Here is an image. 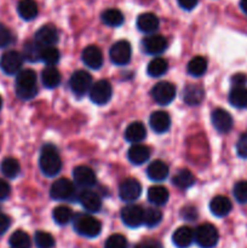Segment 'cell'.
Segmentation results:
<instances>
[{
    "mask_svg": "<svg viewBox=\"0 0 247 248\" xmlns=\"http://www.w3.org/2000/svg\"><path fill=\"white\" fill-rule=\"evenodd\" d=\"M39 166L41 172L47 177H55L60 173L62 169V161L56 147L51 144L44 145L39 159Z\"/></svg>",
    "mask_w": 247,
    "mask_h": 248,
    "instance_id": "cell-1",
    "label": "cell"
},
{
    "mask_svg": "<svg viewBox=\"0 0 247 248\" xmlns=\"http://www.w3.org/2000/svg\"><path fill=\"white\" fill-rule=\"evenodd\" d=\"M16 93L21 99H31L38 93L36 74L31 69L21 70L16 78Z\"/></svg>",
    "mask_w": 247,
    "mask_h": 248,
    "instance_id": "cell-2",
    "label": "cell"
},
{
    "mask_svg": "<svg viewBox=\"0 0 247 248\" xmlns=\"http://www.w3.org/2000/svg\"><path fill=\"white\" fill-rule=\"evenodd\" d=\"M74 229L81 236L96 237L101 234L102 224L98 219L92 216L80 213L74 218Z\"/></svg>",
    "mask_w": 247,
    "mask_h": 248,
    "instance_id": "cell-3",
    "label": "cell"
},
{
    "mask_svg": "<svg viewBox=\"0 0 247 248\" xmlns=\"http://www.w3.org/2000/svg\"><path fill=\"white\" fill-rule=\"evenodd\" d=\"M194 240L201 248H213L218 244L219 235L212 224H201L194 232Z\"/></svg>",
    "mask_w": 247,
    "mask_h": 248,
    "instance_id": "cell-4",
    "label": "cell"
},
{
    "mask_svg": "<svg viewBox=\"0 0 247 248\" xmlns=\"http://www.w3.org/2000/svg\"><path fill=\"white\" fill-rule=\"evenodd\" d=\"M50 195L53 200L70 201L75 198V186L69 179H57L50 189Z\"/></svg>",
    "mask_w": 247,
    "mask_h": 248,
    "instance_id": "cell-5",
    "label": "cell"
},
{
    "mask_svg": "<svg viewBox=\"0 0 247 248\" xmlns=\"http://www.w3.org/2000/svg\"><path fill=\"white\" fill-rule=\"evenodd\" d=\"M152 97L160 106H167L176 97V86L169 81L157 82L152 90Z\"/></svg>",
    "mask_w": 247,
    "mask_h": 248,
    "instance_id": "cell-6",
    "label": "cell"
},
{
    "mask_svg": "<svg viewBox=\"0 0 247 248\" xmlns=\"http://www.w3.org/2000/svg\"><path fill=\"white\" fill-rule=\"evenodd\" d=\"M23 64V56L17 51H7L0 58V68L7 75L18 74Z\"/></svg>",
    "mask_w": 247,
    "mask_h": 248,
    "instance_id": "cell-7",
    "label": "cell"
},
{
    "mask_svg": "<svg viewBox=\"0 0 247 248\" xmlns=\"http://www.w3.org/2000/svg\"><path fill=\"white\" fill-rule=\"evenodd\" d=\"M110 60L116 65H126L131 61L132 48L128 41L119 40L110 47Z\"/></svg>",
    "mask_w": 247,
    "mask_h": 248,
    "instance_id": "cell-8",
    "label": "cell"
},
{
    "mask_svg": "<svg viewBox=\"0 0 247 248\" xmlns=\"http://www.w3.org/2000/svg\"><path fill=\"white\" fill-rule=\"evenodd\" d=\"M69 85L73 93L81 97L91 90L93 84H92V78L89 73L85 72V70H77L70 78Z\"/></svg>",
    "mask_w": 247,
    "mask_h": 248,
    "instance_id": "cell-9",
    "label": "cell"
},
{
    "mask_svg": "<svg viewBox=\"0 0 247 248\" xmlns=\"http://www.w3.org/2000/svg\"><path fill=\"white\" fill-rule=\"evenodd\" d=\"M111 94H113L111 85L107 80H99L94 82L90 90V98L97 106H103L108 103L111 98Z\"/></svg>",
    "mask_w": 247,
    "mask_h": 248,
    "instance_id": "cell-10",
    "label": "cell"
},
{
    "mask_svg": "<svg viewBox=\"0 0 247 248\" xmlns=\"http://www.w3.org/2000/svg\"><path fill=\"white\" fill-rule=\"evenodd\" d=\"M121 219L128 228H138L144 222V211L138 205H127L121 210Z\"/></svg>",
    "mask_w": 247,
    "mask_h": 248,
    "instance_id": "cell-11",
    "label": "cell"
},
{
    "mask_svg": "<svg viewBox=\"0 0 247 248\" xmlns=\"http://www.w3.org/2000/svg\"><path fill=\"white\" fill-rule=\"evenodd\" d=\"M142 193V186L137 179L127 178L119 186V196L125 202H133L137 200Z\"/></svg>",
    "mask_w": 247,
    "mask_h": 248,
    "instance_id": "cell-12",
    "label": "cell"
},
{
    "mask_svg": "<svg viewBox=\"0 0 247 248\" xmlns=\"http://www.w3.org/2000/svg\"><path fill=\"white\" fill-rule=\"evenodd\" d=\"M213 127L219 133H228L232 128V118L227 110L222 108H217L213 110L212 115Z\"/></svg>",
    "mask_w": 247,
    "mask_h": 248,
    "instance_id": "cell-13",
    "label": "cell"
},
{
    "mask_svg": "<svg viewBox=\"0 0 247 248\" xmlns=\"http://www.w3.org/2000/svg\"><path fill=\"white\" fill-rule=\"evenodd\" d=\"M75 183L82 188H91L96 184L97 178L93 170L87 166H77L73 171Z\"/></svg>",
    "mask_w": 247,
    "mask_h": 248,
    "instance_id": "cell-14",
    "label": "cell"
},
{
    "mask_svg": "<svg viewBox=\"0 0 247 248\" xmlns=\"http://www.w3.org/2000/svg\"><path fill=\"white\" fill-rule=\"evenodd\" d=\"M35 41L41 47H50V46H53L58 41L57 29L53 26H51V24L43 26L36 31Z\"/></svg>",
    "mask_w": 247,
    "mask_h": 248,
    "instance_id": "cell-15",
    "label": "cell"
},
{
    "mask_svg": "<svg viewBox=\"0 0 247 248\" xmlns=\"http://www.w3.org/2000/svg\"><path fill=\"white\" fill-rule=\"evenodd\" d=\"M169 46L166 38L162 35H150L143 40V48L148 55L156 56L165 52Z\"/></svg>",
    "mask_w": 247,
    "mask_h": 248,
    "instance_id": "cell-16",
    "label": "cell"
},
{
    "mask_svg": "<svg viewBox=\"0 0 247 248\" xmlns=\"http://www.w3.org/2000/svg\"><path fill=\"white\" fill-rule=\"evenodd\" d=\"M82 62L91 69H99L103 64V55L97 46L90 45L82 51Z\"/></svg>",
    "mask_w": 247,
    "mask_h": 248,
    "instance_id": "cell-17",
    "label": "cell"
},
{
    "mask_svg": "<svg viewBox=\"0 0 247 248\" xmlns=\"http://www.w3.org/2000/svg\"><path fill=\"white\" fill-rule=\"evenodd\" d=\"M79 201L87 212L96 213L102 208V201L98 194L92 190H84L80 193Z\"/></svg>",
    "mask_w": 247,
    "mask_h": 248,
    "instance_id": "cell-18",
    "label": "cell"
},
{
    "mask_svg": "<svg viewBox=\"0 0 247 248\" xmlns=\"http://www.w3.org/2000/svg\"><path fill=\"white\" fill-rule=\"evenodd\" d=\"M150 127L156 133H165L170 130L171 126V119L166 111H154L150 115Z\"/></svg>",
    "mask_w": 247,
    "mask_h": 248,
    "instance_id": "cell-19",
    "label": "cell"
},
{
    "mask_svg": "<svg viewBox=\"0 0 247 248\" xmlns=\"http://www.w3.org/2000/svg\"><path fill=\"white\" fill-rule=\"evenodd\" d=\"M232 205L227 196L218 195L211 200L210 210L216 217H225L232 211Z\"/></svg>",
    "mask_w": 247,
    "mask_h": 248,
    "instance_id": "cell-20",
    "label": "cell"
},
{
    "mask_svg": "<svg viewBox=\"0 0 247 248\" xmlns=\"http://www.w3.org/2000/svg\"><path fill=\"white\" fill-rule=\"evenodd\" d=\"M159 18L152 12H145L138 16L137 27L143 33H154L159 28Z\"/></svg>",
    "mask_w": 247,
    "mask_h": 248,
    "instance_id": "cell-21",
    "label": "cell"
},
{
    "mask_svg": "<svg viewBox=\"0 0 247 248\" xmlns=\"http://www.w3.org/2000/svg\"><path fill=\"white\" fill-rule=\"evenodd\" d=\"M147 136V130H145L144 125L142 123H136L130 124L125 130V138L127 142L137 144V143L142 142Z\"/></svg>",
    "mask_w": 247,
    "mask_h": 248,
    "instance_id": "cell-22",
    "label": "cell"
},
{
    "mask_svg": "<svg viewBox=\"0 0 247 248\" xmlns=\"http://www.w3.org/2000/svg\"><path fill=\"white\" fill-rule=\"evenodd\" d=\"M172 241L178 248H186L194 241V232L189 227H181L174 232Z\"/></svg>",
    "mask_w": 247,
    "mask_h": 248,
    "instance_id": "cell-23",
    "label": "cell"
},
{
    "mask_svg": "<svg viewBox=\"0 0 247 248\" xmlns=\"http://www.w3.org/2000/svg\"><path fill=\"white\" fill-rule=\"evenodd\" d=\"M205 92L199 85H188L183 91V99L188 106H198L203 101Z\"/></svg>",
    "mask_w": 247,
    "mask_h": 248,
    "instance_id": "cell-24",
    "label": "cell"
},
{
    "mask_svg": "<svg viewBox=\"0 0 247 248\" xmlns=\"http://www.w3.org/2000/svg\"><path fill=\"white\" fill-rule=\"evenodd\" d=\"M147 174L152 181L154 182H162L164 179L167 178L169 176V166L165 164L164 161H153L152 164L148 166Z\"/></svg>",
    "mask_w": 247,
    "mask_h": 248,
    "instance_id": "cell-25",
    "label": "cell"
},
{
    "mask_svg": "<svg viewBox=\"0 0 247 248\" xmlns=\"http://www.w3.org/2000/svg\"><path fill=\"white\" fill-rule=\"evenodd\" d=\"M127 156L133 165H142L149 159L150 150L143 144H133L128 150Z\"/></svg>",
    "mask_w": 247,
    "mask_h": 248,
    "instance_id": "cell-26",
    "label": "cell"
},
{
    "mask_svg": "<svg viewBox=\"0 0 247 248\" xmlns=\"http://www.w3.org/2000/svg\"><path fill=\"white\" fill-rule=\"evenodd\" d=\"M41 80L44 86L47 89H55L61 84V73L53 65H47L41 73Z\"/></svg>",
    "mask_w": 247,
    "mask_h": 248,
    "instance_id": "cell-27",
    "label": "cell"
},
{
    "mask_svg": "<svg viewBox=\"0 0 247 248\" xmlns=\"http://www.w3.org/2000/svg\"><path fill=\"white\" fill-rule=\"evenodd\" d=\"M170 194L165 186H154L148 190V200L156 206H162L169 201Z\"/></svg>",
    "mask_w": 247,
    "mask_h": 248,
    "instance_id": "cell-28",
    "label": "cell"
},
{
    "mask_svg": "<svg viewBox=\"0 0 247 248\" xmlns=\"http://www.w3.org/2000/svg\"><path fill=\"white\" fill-rule=\"evenodd\" d=\"M18 15L26 21H31L38 16V5L34 0H21L17 5Z\"/></svg>",
    "mask_w": 247,
    "mask_h": 248,
    "instance_id": "cell-29",
    "label": "cell"
},
{
    "mask_svg": "<svg viewBox=\"0 0 247 248\" xmlns=\"http://www.w3.org/2000/svg\"><path fill=\"white\" fill-rule=\"evenodd\" d=\"M172 182H173L174 186H178V188L188 189L190 188V186H193L194 183H195V176H194L191 171L183 169L179 170V171L174 174Z\"/></svg>",
    "mask_w": 247,
    "mask_h": 248,
    "instance_id": "cell-30",
    "label": "cell"
},
{
    "mask_svg": "<svg viewBox=\"0 0 247 248\" xmlns=\"http://www.w3.org/2000/svg\"><path fill=\"white\" fill-rule=\"evenodd\" d=\"M167 69H169V63H167V61L162 57H156L149 62L147 68V73L150 77L159 78L162 77L167 72Z\"/></svg>",
    "mask_w": 247,
    "mask_h": 248,
    "instance_id": "cell-31",
    "label": "cell"
},
{
    "mask_svg": "<svg viewBox=\"0 0 247 248\" xmlns=\"http://www.w3.org/2000/svg\"><path fill=\"white\" fill-rule=\"evenodd\" d=\"M229 102L236 108H247L246 87H232L229 94Z\"/></svg>",
    "mask_w": 247,
    "mask_h": 248,
    "instance_id": "cell-32",
    "label": "cell"
},
{
    "mask_svg": "<svg viewBox=\"0 0 247 248\" xmlns=\"http://www.w3.org/2000/svg\"><path fill=\"white\" fill-rule=\"evenodd\" d=\"M188 73L191 77H202L207 70V61L201 56H196L188 63Z\"/></svg>",
    "mask_w": 247,
    "mask_h": 248,
    "instance_id": "cell-33",
    "label": "cell"
},
{
    "mask_svg": "<svg viewBox=\"0 0 247 248\" xmlns=\"http://www.w3.org/2000/svg\"><path fill=\"white\" fill-rule=\"evenodd\" d=\"M102 21L109 27H119L124 23V15L118 9H108L102 14Z\"/></svg>",
    "mask_w": 247,
    "mask_h": 248,
    "instance_id": "cell-34",
    "label": "cell"
},
{
    "mask_svg": "<svg viewBox=\"0 0 247 248\" xmlns=\"http://www.w3.org/2000/svg\"><path fill=\"white\" fill-rule=\"evenodd\" d=\"M0 169H1L4 176H6L7 178H16L21 171L19 162L14 157H6L5 160H2Z\"/></svg>",
    "mask_w": 247,
    "mask_h": 248,
    "instance_id": "cell-35",
    "label": "cell"
},
{
    "mask_svg": "<svg viewBox=\"0 0 247 248\" xmlns=\"http://www.w3.org/2000/svg\"><path fill=\"white\" fill-rule=\"evenodd\" d=\"M41 46L36 41H28L24 45L23 57L29 62H38L41 58Z\"/></svg>",
    "mask_w": 247,
    "mask_h": 248,
    "instance_id": "cell-36",
    "label": "cell"
},
{
    "mask_svg": "<svg viewBox=\"0 0 247 248\" xmlns=\"http://www.w3.org/2000/svg\"><path fill=\"white\" fill-rule=\"evenodd\" d=\"M10 246L12 248H31V237L27 232L17 230L10 236Z\"/></svg>",
    "mask_w": 247,
    "mask_h": 248,
    "instance_id": "cell-37",
    "label": "cell"
},
{
    "mask_svg": "<svg viewBox=\"0 0 247 248\" xmlns=\"http://www.w3.org/2000/svg\"><path fill=\"white\" fill-rule=\"evenodd\" d=\"M53 220L60 225H65L73 219V211L67 206H57L52 212Z\"/></svg>",
    "mask_w": 247,
    "mask_h": 248,
    "instance_id": "cell-38",
    "label": "cell"
},
{
    "mask_svg": "<svg viewBox=\"0 0 247 248\" xmlns=\"http://www.w3.org/2000/svg\"><path fill=\"white\" fill-rule=\"evenodd\" d=\"M40 61H43L47 65H55L60 61V51L56 47H53V46L43 47L41 48Z\"/></svg>",
    "mask_w": 247,
    "mask_h": 248,
    "instance_id": "cell-39",
    "label": "cell"
},
{
    "mask_svg": "<svg viewBox=\"0 0 247 248\" xmlns=\"http://www.w3.org/2000/svg\"><path fill=\"white\" fill-rule=\"evenodd\" d=\"M161 219L162 213L157 208H148V210L144 211V222H143V224H145L147 227H156L161 222Z\"/></svg>",
    "mask_w": 247,
    "mask_h": 248,
    "instance_id": "cell-40",
    "label": "cell"
},
{
    "mask_svg": "<svg viewBox=\"0 0 247 248\" xmlns=\"http://www.w3.org/2000/svg\"><path fill=\"white\" fill-rule=\"evenodd\" d=\"M34 241L38 248H52L55 246V239L46 232H36Z\"/></svg>",
    "mask_w": 247,
    "mask_h": 248,
    "instance_id": "cell-41",
    "label": "cell"
},
{
    "mask_svg": "<svg viewBox=\"0 0 247 248\" xmlns=\"http://www.w3.org/2000/svg\"><path fill=\"white\" fill-rule=\"evenodd\" d=\"M234 196L239 203H247V181L237 182L235 184Z\"/></svg>",
    "mask_w": 247,
    "mask_h": 248,
    "instance_id": "cell-42",
    "label": "cell"
},
{
    "mask_svg": "<svg viewBox=\"0 0 247 248\" xmlns=\"http://www.w3.org/2000/svg\"><path fill=\"white\" fill-rule=\"evenodd\" d=\"M104 248H127V241L123 235L114 234L110 237H108Z\"/></svg>",
    "mask_w": 247,
    "mask_h": 248,
    "instance_id": "cell-43",
    "label": "cell"
},
{
    "mask_svg": "<svg viewBox=\"0 0 247 248\" xmlns=\"http://www.w3.org/2000/svg\"><path fill=\"white\" fill-rule=\"evenodd\" d=\"M12 41H14V36H12L11 31L6 26L0 23V48H5L10 46Z\"/></svg>",
    "mask_w": 247,
    "mask_h": 248,
    "instance_id": "cell-44",
    "label": "cell"
},
{
    "mask_svg": "<svg viewBox=\"0 0 247 248\" xmlns=\"http://www.w3.org/2000/svg\"><path fill=\"white\" fill-rule=\"evenodd\" d=\"M236 152L240 157L247 159V133H244V135L240 137V140H237Z\"/></svg>",
    "mask_w": 247,
    "mask_h": 248,
    "instance_id": "cell-45",
    "label": "cell"
},
{
    "mask_svg": "<svg viewBox=\"0 0 247 248\" xmlns=\"http://www.w3.org/2000/svg\"><path fill=\"white\" fill-rule=\"evenodd\" d=\"M181 215L183 216L184 219L194 220L198 217V211H196V208L194 206H186V207H184L181 211Z\"/></svg>",
    "mask_w": 247,
    "mask_h": 248,
    "instance_id": "cell-46",
    "label": "cell"
},
{
    "mask_svg": "<svg viewBox=\"0 0 247 248\" xmlns=\"http://www.w3.org/2000/svg\"><path fill=\"white\" fill-rule=\"evenodd\" d=\"M10 193H11L10 184L6 181H4V179H0V201L9 198Z\"/></svg>",
    "mask_w": 247,
    "mask_h": 248,
    "instance_id": "cell-47",
    "label": "cell"
},
{
    "mask_svg": "<svg viewBox=\"0 0 247 248\" xmlns=\"http://www.w3.org/2000/svg\"><path fill=\"white\" fill-rule=\"evenodd\" d=\"M247 82V78L245 74H235L232 78V87H245Z\"/></svg>",
    "mask_w": 247,
    "mask_h": 248,
    "instance_id": "cell-48",
    "label": "cell"
},
{
    "mask_svg": "<svg viewBox=\"0 0 247 248\" xmlns=\"http://www.w3.org/2000/svg\"><path fill=\"white\" fill-rule=\"evenodd\" d=\"M11 225V219L6 215L0 213V235L5 234Z\"/></svg>",
    "mask_w": 247,
    "mask_h": 248,
    "instance_id": "cell-49",
    "label": "cell"
},
{
    "mask_svg": "<svg viewBox=\"0 0 247 248\" xmlns=\"http://www.w3.org/2000/svg\"><path fill=\"white\" fill-rule=\"evenodd\" d=\"M199 0H178V4L184 10H193L198 5Z\"/></svg>",
    "mask_w": 247,
    "mask_h": 248,
    "instance_id": "cell-50",
    "label": "cell"
},
{
    "mask_svg": "<svg viewBox=\"0 0 247 248\" xmlns=\"http://www.w3.org/2000/svg\"><path fill=\"white\" fill-rule=\"evenodd\" d=\"M135 248H162V246L157 241H143Z\"/></svg>",
    "mask_w": 247,
    "mask_h": 248,
    "instance_id": "cell-51",
    "label": "cell"
},
{
    "mask_svg": "<svg viewBox=\"0 0 247 248\" xmlns=\"http://www.w3.org/2000/svg\"><path fill=\"white\" fill-rule=\"evenodd\" d=\"M240 7H241L242 11L247 15V0H241V1H240Z\"/></svg>",
    "mask_w": 247,
    "mask_h": 248,
    "instance_id": "cell-52",
    "label": "cell"
},
{
    "mask_svg": "<svg viewBox=\"0 0 247 248\" xmlns=\"http://www.w3.org/2000/svg\"><path fill=\"white\" fill-rule=\"evenodd\" d=\"M1 107H2V98L0 97V109H1Z\"/></svg>",
    "mask_w": 247,
    "mask_h": 248,
    "instance_id": "cell-53",
    "label": "cell"
}]
</instances>
